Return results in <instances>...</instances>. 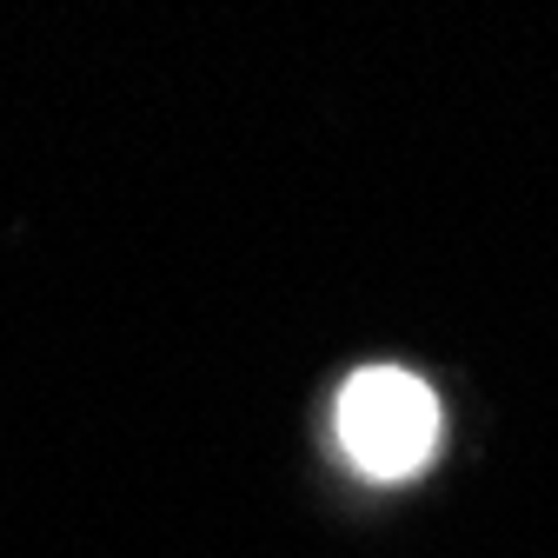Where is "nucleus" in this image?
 I'll use <instances>...</instances> for the list:
<instances>
[{"mask_svg": "<svg viewBox=\"0 0 558 558\" xmlns=\"http://www.w3.org/2000/svg\"><path fill=\"white\" fill-rule=\"evenodd\" d=\"M339 446L360 478L399 485L426 472L439 452V399L426 392V379L399 366H366L339 392Z\"/></svg>", "mask_w": 558, "mask_h": 558, "instance_id": "obj_1", "label": "nucleus"}]
</instances>
